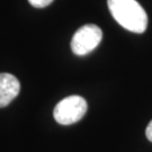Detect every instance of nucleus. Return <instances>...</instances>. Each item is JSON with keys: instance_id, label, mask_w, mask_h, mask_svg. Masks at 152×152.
Returning a JSON list of instances; mask_svg holds the SVG:
<instances>
[{"instance_id": "3", "label": "nucleus", "mask_w": 152, "mask_h": 152, "mask_svg": "<svg viewBox=\"0 0 152 152\" xmlns=\"http://www.w3.org/2000/svg\"><path fill=\"white\" fill-rule=\"evenodd\" d=\"M102 38V29L95 24H87L75 33L71 41V50L77 55H86L97 48Z\"/></svg>"}, {"instance_id": "5", "label": "nucleus", "mask_w": 152, "mask_h": 152, "mask_svg": "<svg viewBox=\"0 0 152 152\" xmlns=\"http://www.w3.org/2000/svg\"><path fill=\"white\" fill-rule=\"evenodd\" d=\"M28 2L35 8H44L53 2V0H28Z\"/></svg>"}, {"instance_id": "4", "label": "nucleus", "mask_w": 152, "mask_h": 152, "mask_svg": "<svg viewBox=\"0 0 152 152\" xmlns=\"http://www.w3.org/2000/svg\"><path fill=\"white\" fill-rule=\"evenodd\" d=\"M20 90L19 81L10 73H0V107H5L12 102Z\"/></svg>"}, {"instance_id": "2", "label": "nucleus", "mask_w": 152, "mask_h": 152, "mask_svg": "<svg viewBox=\"0 0 152 152\" xmlns=\"http://www.w3.org/2000/svg\"><path fill=\"white\" fill-rule=\"evenodd\" d=\"M88 105L81 96H69L62 99L55 106L53 116L54 120L62 125H70L81 120L87 112Z\"/></svg>"}, {"instance_id": "6", "label": "nucleus", "mask_w": 152, "mask_h": 152, "mask_svg": "<svg viewBox=\"0 0 152 152\" xmlns=\"http://www.w3.org/2000/svg\"><path fill=\"white\" fill-rule=\"evenodd\" d=\"M145 135H147L148 140L150 142H152V121L149 123L147 127V131H145Z\"/></svg>"}, {"instance_id": "1", "label": "nucleus", "mask_w": 152, "mask_h": 152, "mask_svg": "<svg viewBox=\"0 0 152 152\" xmlns=\"http://www.w3.org/2000/svg\"><path fill=\"white\" fill-rule=\"evenodd\" d=\"M112 16L122 27L133 33L145 32L148 15L136 0H107Z\"/></svg>"}]
</instances>
